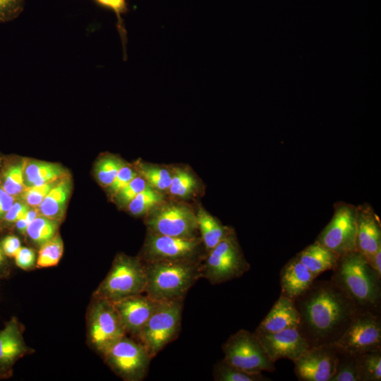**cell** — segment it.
Wrapping results in <instances>:
<instances>
[{
    "label": "cell",
    "instance_id": "6da1fadb",
    "mask_svg": "<svg viewBox=\"0 0 381 381\" xmlns=\"http://www.w3.org/2000/svg\"><path fill=\"white\" fill-rule=\"evenodd\" d=\"M294 302L300 317L297 329L310 347L334 344L361 313L331 280L314 281Z\"/></svg>",
    "mask_w": 381,
    "mask_h": 381
},
{
    "label": "cell",
    "instance_id": "7a4b0ae2",
    "mask_svg": "<svg viewBox=\"0 0 381 381\" xmlns=\"http://www.w3.org/2000/svg\"><path fill=\"white\" fill-rule=\"evenodd\" d=\"M332 270L331 281L360 312L380 315L381 276L362 254L355 250L340 256Z\"/></svg>",
    "mask_w": 381,
    "mask_h": 381
},
{
    "label": "cell",
    "instance_id": "3957f363",
    "mask_svg": "<svg viewBox=\"0 0 381 381\" xmlns=\"http://www.w3.org/2000/svg\"><path fill=\"white\" fill-rule=\"evenodd\" d=\"M201 264L200 260L144 262V294L157 301L183 300L189 289L202 278Z\"/></svg>",
    "mask_w": 381,
    "mask_h": 381
},
{
    "label": "cell",
    "instance_id": "277c9868",
    "mask_svg": "<svg viewBox=\"0 0 381 381\" xmlns=\"http://www.w3.org/2000/svg\"><path fill=\"white\" fill-rule=\"evenodd\" d=\"M145 286L146 273L143 261L140 258L119 254L92 296L113 302L144 294Z\"/></svg>",
    "mask_w": 381,
    "mask_h": 381
},
{
    "label": "cell",
    "instance_id": "5b68a950",
    "mask_svg": "<svg viewBox=\"0 0 381 381\" xmlns=\"http://www.w3.org/2000/svg\"><path fill=\"white\" fill-rule=\"evenodd\" d=\"M183 300L159 301L135 339L141 343L151 358L157 356L179 334Z\"/></svg>",
    "mask_w": 381,
    "mask_h": 381
},
{
    "label": "cell",
    "instance_id": "8992f818",
    "mask_svg": "<svg viewBox=\"0 0 381 381\" xmlns=\"http://www.w3.org/2000/svg\"><path fill=\"white\" fill-rule=\"evenodd\" d=\"M249 269L232 234L207 253L201 264V276L213 285L219 284L242 277Z\"/></svg>",
    "mask_w": 381,
    "mask_h": 381
},
{
    "label": "cell",
    "instance_id": "52a82bcc",
    "mask_svg": "<svg viewBox=\"0 0 381 381\" xmlns=\"http://www.w3.org/2000/svg\"><path fill=\"white\" fill-rule=\"evenodd\" d=\"M87 333L89 344L102 356L126 335L111 301L93 296L87 315Z\"/></svg>",
    "mask_w": 381,
    "mask_h": 381
},
{
    "label": "cell",
    "instance_id": "ba28073f",
    "mask_svg": "<svg viewBox=\"0 0 381 381\" xmlns=\"http://www.w3.org/2000/svg\"><path fill=\"white\" fill-rule=\"evenodd\" d=\"M222 349L226 361L247 373L258 374L276 370L258 337L248 330L239 329L231 335Z\"/></svg>",
    "mask_w": 381,
    "mask_h": 381
},
{
    "label": "cell",
    "instance_id": "9c48e42d",
    "mask_svg": "<svg viewBox=\"0 0 381 381\" xmlns=\"http://www.w3.org/2000/svg\"><path fill=\"white\" fill-rule=\"evenodd\" d=\"M102 356L110 368L126 381L145 379L152 359L141 343L126 335L114 343Z\"/></svg>",
    "mask_w": 381,
    "mask_h": 381
},
{
    "label": "cell",
    "instance_id": "30bf717a",
    "mask_svg": "<svg viewBox=\"0 0 381 381\" xmlns=\"http://www.w3.org/2000/svg\"><path fill=\"white\" fill-rule=\"evenodd\" d=\"M203 245L201 238H180L159 235L149 231L143 254L140 258L144 262L189 261L204 259L200 255Z\"/></svg>",
    "mask_w": 381,
    "mask_h": 381
},
{
    "label": "cell",
    "instance_id": "8fae6325",
    "mask_svg": "<svg viewBox=\"0 0 381 381\" xmlns=\"http://www.w3.org/2000/svg\"><path fill=\"white\" fill-rule=\"evenodd\" d=\"M334 344L339 351L353 355L381 350L380 315L359 313Z\"/></svg>",
    "mask_w": 381,
    "mask_h": 381
},
{
    "label": "cell",
    "instance_id": "7c38bea8",
    "mask_svg": "<svg viewBox=\"0 0 381 381\" xmlns=\"http://www.w3.org/2000/svg\"><path fill=\"white\" fill-rule=\"evenodd\" d=\"M356 216L357 207L346 203L338 205L315 241L339 257L356 250Z\"/></svg>",
    "mask_w": 381,
    "mask_h": 381
},
{
    "label": "cell",
    "instance_id": "4fadbf2b",
    "mask_svg": "<svg viewBox=\"0 0 381 381\" xmlns=\"http://www.w3.org/2000/svg\"><path fill=\"white\" fill-rule=\"evenodd\" d=\"M149 231L153 234L180 238L196 236V214L188 207L169 205L156 210L147 220Z\"/></svg>",
    "mask_w": 381,
    "mask_h": 381
},
{
    "label": "cell",
    "instance_id": "5bb4252c",
    "mask_svg": "<svg viewBox=\"0 0 381 381\" xmlns=\"http://www.w3.org/2000/svg\"><path fill=\"white\" fill-rule=\"evenodd\" d=\"M339 351L334 344L310 347L294 362L301 381H329L335 373Z\"/></svg>",
    "mask_w": 381,
    "mask_h": 381
},
{
    "label": "cell",
    "instance_id": "9a60e30c",
    "mask_svg": "<svg viewBox=\"0 0 381 381\" xmlns=\"http://www.w3.org/2000/svg\"><path fill=\"white\" fill-rule=\"evenodd\" d=\"M24 327L16 317L0 330V379L9 378L15 363L32 352L23 338Z\"/></svg>",
    "mask_w": 381,
    "mask_h": 381
},
{
    "label": "cell",
    "instance_id": "2e32d148",
    "mask_svg": "<svg viewBox=\"0 0 381 381\" xmlns=\"http://www.w3.org/2000/svg\"><path fill=\"white\" fill-rule=\"evenodd\" d=\"M126 334L136 339L157 308L159 301L145 294L134 295L112 302Z\"/></svg>",
    "mask_w": 381,
    "mask_h": 381
},
{
    "label": "cell",
    "instance_id": "e0dca14e",
    "mask_svg": "<svg viewBox=\"0 0 381 381\" xmlns=\"http://www.w3.org/2000/svg\"><path fill=\"white\" fill-rule=\"evenodd\" d=\"M256 336L274 363L281 358L294 362L310 348L297 328Z\"/></svg>",
    "mask_w": 381,
    "mask_h": 381
},
{
    "label": "cell",
    "instance_id": "ac0fdd59",
    "mask_svg": "<svg viewBox=\"0 0 381 381\" xmlns=\"http://www.w3.org/2000/svg\"><path fill=\"white\" fill-rule=\"evenodd\" d=\"M381 248L378 217L368 205L357 207L356 250L368 258Z\"/></svg>",
    "mask_w": 381,
    "mask_h": 381
},
{
    "label": "cell",
    "instance_id": "d6986e66",
    "mask_svg": "<svg viewBox=\"0 0 381 381\" xmlns=\"http://www.w3.org/2000/svg\"><path fill=\"white\" fill-rule=\"evenodd\" d=\"M299 322V313L294 301L281 294L254 334L260 335L289 328H297Z\"/></svg>",
    "mask_w": 381,
    "mask_h": 381
},
{
    "label": "cell",
    "instance_id": "ffe728a7",
    "mask_svg": "<svg viewBox=\"0 0 381 381\" xmlns=\"http://www.w3.org/2000/svg\"><path fill=\"white\" fill-rule=\"evenodd\" d=\"M315 278L308 268L295 256L281 270V294L294 301L311 286Z\"/></svg>",
    "mask_w": 381,
    "mask_h": 381
},
{
    "label": "cell",
    "instance_id": "44dd1931",
    "mask_svg": "<svg viewBox=\"0 0 381 381\" xmlns=\"http://www.w3.org/2000/svg\"><path fill=\"white\" fill-rule=\"evenodd\" d=\"M71 190L70 178L59 179L38 206L40 215L59 222L64 216Z\"/></svg>",
    "mask_w": 381,
    "mask_h": 381
},
{
    "label": "cell",
    "instance_id": "7402d4cb",
    "mask_svg": "<svg viewBox=\"0 0 381 381\" xmlns=\"http://www.w3.org/2000/svg\"><path fill=\"white\" fill-rule=\"evenodd\" d=\"M296 256L315 277L325 271L332 270L339 258L338 255L316 241L306 247Z\"/></svg>",
    "mask_w": 381,
    "mask_h": 381
},
{
    "label": "cell",
    "instance_id": "603a6c76",
    "mask_svg": "<svg viewBox=\"0 0 381 381\" xmlns=\"http://www.w3.org/2000/svg\"><path fill=\"white\" fill-rule=\"evenodd\" d=\"M66 176L65 169L56 163L26 160L23 165V181L26 188L41 186Z\"/></svg>",
    "mask_w": 381,
    "mask_h": 381
},
{
    "label": "cell",
    "instance_id": "cb8c5ba5",
    "mask_svg": "<svg viewBox=\"0 0 381 381\" xmlns=\"http://www.w3.org/2000/svg\"><path fill=\"white\" fill-rule=\"evenodd\" d=\"M196 218L198 227L202 236L201 240L207 253L221 241L233 234L230 229L223 226L202 209H199Z\"/></svg>",
    "mask_w": 381,
    "mask_h": 381
},
{
    "label": "cell",
    "instance_id": "d4e9b609",
    "mask_svg": "<svg viewBox=\"0 0 381 381\" xmlns=\"http://www.w3.org/2000/svg\"><path fill=\"white\" fill-rule=\"evenodd\" d=\"M215 381H267L269 377L262 373H247L226 361L224 358L214 366L212 372Z\"/></svg>",
    "mask_w": 381,
    "mask_h": 381
},
{
    "label": "cell",
    "instance_id": "484cf974",
    "mask_svg": "<svg viewBox=\"0 0 381 381\" xmlns=\"http://www.w3.org/2000/svg\"><path fill=\"white\" fill-rule=\"evenodd\" d=\"M58 227L59 222L39 214L28 224L25 234L40 247L57 234Z\"/></svg>",
    "mask_w": 381,
    "mask_h": 381
},
{
    "label": "cell",
    "instance_id": "4316f807",
    "mask_svg": "<svg viewBox=\"0 0 381 381\" xmlns=\"http://www.w3.org/2000/svg\"><path fill=\"white\" fill-rule=\"evenodd\" d=\"M359 381L381 380V350L356 355Z\"/></svg>",
    "mask_w": 381,
    "mask_h": 381
},
{
    "label": "cell",
    "instance_id": "83f0119b",
    "mask_svg": "<svg viewBox=\"0 0 381 381\" xmlns=\"http://www.w3.org/2000/svg\"><path fill=\"white\" fill-rule=\"evenodd\" d=\"M64 253V243L57 234L54 238L40 247L35 266L45 268L56 266L59 262Z\"/></svg>",
    "mask_w": 381,
    "mask_h": 381
},
{
    "label": "cell",
    "instance_id": "f1b7e54d",
    "mask_svg": "<svg viewBox=\"0 0 381 381\" xmlns=\"http://www.w3.org/2000/svg\"><path fill=\"white\" fill-rule=\"evenodd\" d=\"M99 6L113 12L116 17V28L120 36L123 59H126L127 32L123 23V16L128 11V0H93Z\"/></svg>",
    "mask_w": 381,
    "mask_h": 381
},
{
    "label": "cell",
    "instance_id": "f546056e",
    "mask_svg": "<svg viewBox=\"0 0 381 381\" xmlns=\"http://www.w3.org/2000/svg\"><path fill=\"white\" fill-rule=\"evenodd\" d=\"M338 351L336 370L329 381H359L356 355Z\"/></svg>",
    "mask_w": 381,
    "mask_h": 381
},
{
    "label": "cell",
    "instance_id": "4dcf8cb0",
    "mask_svg": "<svg viewBox=\"0 0 381 381\" xmlns=\"http://www.w3.org/2000/svg\"><path fill=\"white\" fill-rule=\"evenodd\" d=\"M123 165V162L116 157H103L99 159L95 165L96 178L102 186L109 187Z\"/></svg>",
    "mask_w": 381,
    "mask_h": 381
},
{
    "label": "cell",
    "instance_id": "1f68e13d",
    "mask_svg": "<svg viewBox=\"0 0 381 381\" xmlns=\"http://www.w3.org/2000/svg\"><path fill=\"white\" fill-rule=\"evenodd\" d=\"M160 200L161 195L147 185L145 189L129 202L128 210L134 215L143 214Z\"/></svg>",
    "mask_w": 381,
    "mask_h": 381
},
{
    "label": "cell",
    "instance_id": "d6a6232c",
    "mask_svg": "<svg viewBox=\"0 0 381 381\" xmlns=\"http://www.w3.org/2000/svg\"><path fill=\"white\" fill-rule=\"evenodd\" d=\"M138 168L140 174L151 186L160 190L169 189L172 175L167 169L147 164H140Z\"/></svg>",
    "mask_w": 381,
    "mask_h": 381
},
{
    "label": "cell",
    "instance_id": "836d02e7",
    "mask_svg": "<svg viewBox=\"0 0 381 381\" xmlns=\"http://www.w3.org/2000/svg\"><path fill=\"white\" fill-rule=\"evenodd\" d=\"M24 162L8 167L3 177L2 188L9 195L16 196L26 188L23 181Z\"/></svg>",
    "mask_w": 381,
    "mask_h": 381
},
{
    "label": "cell",
    "instance_id": "e575fe53",
    "mask_svg": "<svg viewBox=\"0 0 381 381\" xmlns=\"http://www.w3.org/2000/svg\"><path fill=\"white\" fill-rule=\"evenodd\" d=\"M195 186V180L190 174L184 170L178 169L172 175L169 190L174 195L186 197L193 190Z\"/></svg>",
    "mask_w": 381,
    "mask_h": 381
},
{
    "label": "cell",
    "instance_id": "d590c367",
    "mask_svg": "<svg viewBox=\"0 0 381 381\" xmlns=\"http://www.w3.org/2000/svg\"><path fill=\"white\" fill-rule=\"evenodd\" d=\"M59 179L41 186L26 188L23 192V198L24 201L30 207H38Z\"/></svg>",
    "mask_w": 381,
    "mask_h": 381
},
{
    "label": "cell",
    "instance_id": "8d00e7d4",
    "mask_svg": "<svg viewBox=\"0 0 381 381\" xmlns=\"http://www.w3.org/2000/svg\"><path fill=\"white\" fill-rule=\"evenodd\" d=\"M25 0H0V23L16 19L24 11Z\"/></svg>",
    "mask_w": 381,
    "mask_h": 381
},
{
    "label": "cell",
    "instance_id": "74e56055",
    "mask_svg": "<svg viewBox=\"0 0 381 381\" xmlns=\"http://www.w3.org/2000/svg\"><path fill=\"white\" fill-rule=\"evenodd\" d=\"M147 186L144 178L135 176L116 194L119 201L122 204L129 202Z\"/></svg>",
    "mask_w": 381,
    "mask_h": 381
},
{
    "label": "cell",
    "instance_id": "f35d334b",
    "mask_svg": "<svg viewBox=\"0 0 381 381\" xmlns=\"http://www.w3.org/2000/svg\"><path fill=\"white\" fill-rule=\"evenodd\" d=\"M135 176H137L136 172L131 167L123 165L119 169L113 182L109 186V190L111 193L116 195L121 189Z\"/></svg>",
    "mask_w": 381,
    "mask_h": 381
},
{
    "label": "cell",
    "instance_id": "ab89813d",
    "mask_svg": "<svg viewBox=\"0 0 381 381\" xmlns=\"http://www.w3.org/2000/svg\"><path fill=\"white\" fill-rule=\"evenodd\" d=\"M16 265L23 270L28 271L36 265V255L33 249L22 247L14 256Z\"/></svg>",
    "mask_w": 381,
    "mask_h": 381
},
{
    "label": "cell",
    "instance_id": "60d3db41",
    "mask_svg": "<svg viewBox=\"0 0 381 381\" xmlns=\"http://www.w3.org/2000/svg\"><path fill=\"white\" fill-rule=\"evenodd\" d=\"M30 210V206L25 202H14L8 212L4 216L7 223H16L22 218Z\"/></svg>",
    "mask_w": 381,
    "mask_h": 381
},
{
    "label": "cell",
    "instance_id": "b9f144b4",
    "mask_svg": "<svg viewBox=\"0 0 381 381\" xmlns=\"http://www.w3.org/2000/svg\"><path fill=\"white\" fill-rule=\"evenodd\" d=\"M2 250L8 258H14L18 250L21 248L19 238L14 235H8L1 241Z\"/></svg>",
    "mask_w": 381,
    "mask_h": 381
},
{
    "label": "cell",
    "instance_id": "7bdbcfd3",
    "mask_svg": "<svg viewBox=\"0 0 381 381\" xmlns=\"http://www.w3.org/2000/svg\"><path fill=\"white\" fill-rule=\"evenodd\" d=\"M14 202V198L0 188V219L4 217Z\"/></svg>",
    "mask_w": 381,
    "mask_h": 381
},
{
    "label": "cell",
    "instance_id": "ee69618b",
    "mask_svg": "<svg viewBox=\"0 0 381 381\" xmlns=\"http://www.w3.org/2000/svg\"><path fill=\"white\" fill-rule=\"evenodd\" d=\"M365 259L370 267L381 276V248L374 254Z\"/></svg>",
    "mask_w": 381,
    "mask_h": 381
},
{
    "label": "cell",
    "instance_id": "f6af8a7d",
    "mask_svg": "<svg viewBox=\"0 0 381 381\" xmlns=\"http://www.w3.org/2000/svg\"><path fill=\"white\" fill-rule=\"evenodd\" d=\"M7 258L8 257L4 254L0 243V278L8 277L11 272Z\"/></svg>",
    "mask_w": 381,
    "mask_h": 381
},
{
    "label": "cell",
    "instance_id": "bcb514c9",
    "mask_svg": "<svg viewBox=\"0 0 381 381\" xmlns=\"http://www.w3.org/2000/svg\"><path fill=\"white\" fill-rule=\"evenodd\" d=\"M15 224L18 231L23 234H25L27 227L30 223L25 218V215L18 219Z\"/></svg>",
    "mask_w": 381,
    "mask_h": 381
},
{
    "label": "cell",
    "instance_id": "7dc6e473",
    "mask_svg": "<svg viewBox=\"0 0 381 381\" xmlns=\"http://www.w3.org/2000/svg\"><path fill=\"white\" fill-rule=\"evenodd\" d=\"M0 162H1V158H0Z\"/></svg>",
    "mask_w": 381,
    "mask_h": 381
}]
</instances>
